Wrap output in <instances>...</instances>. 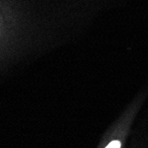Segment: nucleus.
I'll return each mask as SVG.
<instances>
[{"mask_svg": "<svg viewBox=\"0 0 148 148\" xmlns=\"http://www.w3.org/2000/svg\"><path fill=\"white\" fill-rule=\"evenodd\" d=\"M121 147V143L117 140L111 142L108 145H107L106 148H120Z\"/></svg>", "mask_w": 148, "mask_h": 148, "instance_id": "f257e3e1", "label": "nucleus"}]
</instances>
